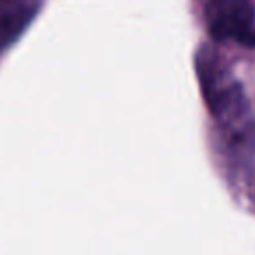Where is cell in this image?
<instances>
[{"mask_svg":"<svg viewBox=\"0 0 255 255\" xmlns=\"http://www.w3.org/2000/svg\"><path fill=\"white\" fill-rule=\"evenodd\" d=\"M205 16L215 40L255 46V11L250 0H210Z\"/></svg>","mask_w":255,"mask_h":255,"instance_id":"cell-2","label":"cell"},{"mask_svg":"<svg viewBox=\"0 0 255 255\" xmlns=\"http://www.w3.org/2000/svg\"><path fill=\"white\" fill-rule=\"evenodd\" d=\"M198 67L203 93L213 116L222 123L233 138H243L250 129L252 119L241 88L229 74H226L212 54L199 58Z\"/></svg>","mask_w":255,"mask_h":255,"instance_id":"cell-1","label":"cell"},{"mask_svg":"<svg viewBox=\"0 0 255 255\" xmlns=\"http://www.w3.org/2000/svg\"><path fill=\"white\" fill-rule=\"evenodd\" d=\"M37 11L33 4H18L0 12V49L12 44L28 26Z\"/></svg>","mask_w":255,"mask_h":255,"instance_id":"cell-3","label":"cell"}]
</instances>
